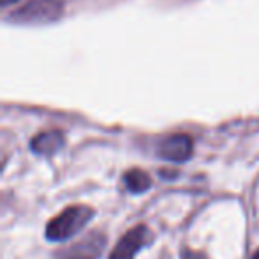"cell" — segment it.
<instances>
[{"label":"cell","instance_id":"8992f818","mask_svg":"<svg viewBox=\"0 0 259 259\" xmlns=\"http://www.w3.org/2000/svg\"><path fill=\"white\" fill-rule=\"evenodd\" d=\"M64 146V135L59 130H48V132H41L30 142V149L36 155L41 156H52Z\"/></svg>","mask_w":259,"mask_h":259},{"label":"cell","instance_id":"6da1fadb","mask_svg":"<svg viewBox=\"0 0 259 259\" xmlns=\"http://www.w3.org/2000/svg\"><path fill=\"white\" fill-rule=\"evenodd\" d=\"M93 219V209L89 206H69L64 211L55 215L47 226V240L50 241H66L75 236L87 222Z\"/></svg>","mask_w":259,"mask_h":259},{"label":"cell","instance_id":"3957f363","mask_svg":"<svg viewBox=\"0 0 259 259\" xmlns=\"http://www.w3.org/2000/svg\"><path fill=\"white\" fill-rule=\"evenodd\" d=\"M107 243V238L101 233H89L78 241L68 245L57 254V259H98Z\"/></svg>","mask_w":259,"mask_h":259},{"label":"cell","instance_id":"9c48e42d","mask_svg":"<svg viewBox=\"0 0 259 259\" xmlns=\"http://www.w3.org/2000/svg\"><path fill=\"white\" fill-rule=\"evenodd\" d=\"M15 2H18V0H2V4H4V6H9V4H15Z\"/></svg>","mask_w":259,"mask_h":259},{"label":"cell","instance_id":"52a82bcc","mask_svg":"<svg viewBox=\"0 0 259 259\" xmlns=\"http://www.w3.org/2000/svg\"><path fill=\"white\" fill-rule=\"evenodd\" d=\"M124 181V188L130 192V194H142V192L149 190L151 187V178L146 170L141 169H132L124 174L122 178Z\"/></svg>","mask_w":259,"mask_h":259},{"label":"cell","instance_id":"5b68a950","mask_svg":"<svg viewBox=\"0 0 259 259\" xmlns=\"http://www.w3.org/2000/svg\"><path fill=\"white\" fill-rule=\"evenodd\" d=\"M194 153V142L188 135L176 134L163 139L158 146V156L169 162H187Z\"/></svg>","mask_w":259,"mask_h":259},{"label":"cell","instance_id":"7a4b0ae2","mask_svg":"<svg viewBox=\"0 0 259 259\" xmlns=\"http://www.w3.org/2000/svg\"><path fill=\"white\" fill-rule=\"evenodd\" d=\"M62 15L61 0H29L13 13V22L23 25H45Z\"/></svg>","mask_w":259,"mask_h":259},{"label":"cell","instance_id":"30bf717a","mask_svg":"<svg viewBox=\"0 0 259 259\" xmlns=\"http://www.w3.org/2000/svg\"><path fill=\"white\" fill-rule=\"evenodd\" d=\"M252 259H259V250L255 252V254H254V257H252Z\"/></svg>","mask_w":259,"mask_h":259},{"label":"cell","instance_id":"277c9868","mask_svg":"<svg viewBox=\"0 0 259 259\" xmlns=\"http://www.w3.org/2000/svg\"><path fill=\"white\" fill-rule=\"evenodd\" d=\"M151 240H153V234L146 226L134 227L130 233H126L119 240L117 247L114 248V252H112L108 259H134L135 254L142 247H148L151 243Z\"/></svg>","mask_w":259,"mask_h":259},{"label":"cell","instance_id":"ba28073f","mask_svg":"<svg viewBox=\"0 0 259 259\" xmlns=\"http://www.w3.org/2000/svg\"><path fill=\"white\" fill-rule=\"evenodd\" d=\"M181 259H206V255L199 250H192V248H183L181 250Z\"/></svg>","mask_w":259,"mask_h":259}]
</instances>
